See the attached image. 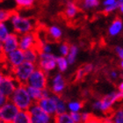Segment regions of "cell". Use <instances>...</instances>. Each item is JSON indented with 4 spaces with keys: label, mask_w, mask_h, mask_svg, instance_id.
Here are the masks:
<instances>
[{
    "label": "cell",
    "mask_w": 123,
    "mask_h": 123,
    "mask_svg": "<svg viewBox=\"0 0 123 123\" xmlns=\"http://www.w3.org/2000/svg\"><path fill=\"white\" fill-rule=\"evenodd\" d=\"M11 102L18 108L19 111H28L33 101L29 96L26 85H19L9 98Z\"/></svg>",
    "instance_id": "cell-1"
},
{
    "label": "cell",
    "mask_w": 123,
    "mask_h": 123,
    "mask_svg": "<svg viewBox=\"0 0 123 123\" xmlns=\"http://www.w3.org/2000/svg\"><path fill=\"white\" fill-rule=\"evenodd\" d=\"M11 21L12 24L13 30L16 34H26V33H32L34 27V21L33 18L22 17L19 14L14 12L12 16L11 17Z\"/></svg>",
    "instance_id": "cell-2"
},
{
    "label": "cell",
    "mask_w": 123,
    "mask_h": 123,
    "mask_svg": "<svg viewBox=\"0 0 123 123\" xmlns=\"http://www.w3.org/2000/svg\"><path fill=\"white\" fill-rule=\"evenodd\" d=\"M36 69V64L24 62L23 63L20 64L12 70V76L20 85H26V82L30 76L32 75Z\"/></svg>",
    "instance_id": "cell-3"
},
{
    "label": "cell",
    "mask_w": 123,
    "mask_h": 123,
    "mask_svg": "<svg viewBox=\"0 0 123 123\" xmlns=\"http://www.w3.org/2000/svg\"><path fill=\"white\" fill-rule=\"evenodd\" d=\"M47 85H48L47 73L44 72L42 69L36 68L35 70L32 73L30 77L28 78L26 85L33 88H37L40 90H44L47 88Z\"/></svg>",
    "instance_id": "cell-4"
},
{
    "label": "cell",
    "mask_w": 123,
    "mask_h": 123,
    "mask_svg": "<svg viewBox=\"0 0 123 123\" xmlns=\"http://www.w3.org/2000/svg\"><path fill=\"white\" fill-rule=\"evenodd\" d=\"M18 112V108L12 102L8 100L0 107V121L4 123H12Z\"/></svg>",
    "instance_id": "cell-5"
},
{
    "label": "cell",
    "mask_w": 123,
    "mask_h": 123,
    "mask_svg": "<svg viewBox=\"0 0 123 123\" xmlns=\"http://www.w3.org/2000/svg\"><path fill=\"white\" fill-rule=\"evenodd\" d=\"M20 85L12 75H5L2 79V82L0 84V92L7 98L8 99L12 95L16 88Z\"/></svg>",
    "instance_id": "cell-6"
},
{
    "label": "cell",
    "mask_w": 123,
    "mask_h": 123,
    "mask_svg": "<svg viewBox=\"0 0 123 123\" xmlns=\"http://www.w3.org/2000/svg\"><path fill=\"white\" fill-rule=\"evenodd\" d=\"M38 68L42 69L44 72L51 71L56 67V56L51 54L39 53Z\"/></svg>",
    "instance_id": "cell-7"
},
{
    "label": "cell",
    "mask_w": 123,
    "mask_h": 123,
    "mask_svg": "<svg viewBox=\"0 0 123 123\" xmlns=\"http://www.w3.org/2000/svg\"><path fill=\"white\" fill-rule=\"evenodd\" d=\"M123 99V93L120 92H113L105 95L100 100V111L105 113L110 112L111 108L116 101Z\"/></svg>",
    "instance_id": "cell-8"
},
{
    "label": "cell",
    "mask_w": 123,
    "mask_h": 123,
    "mask_svg": "<svg viewBox=\"0 0 123 123\" xmlns=\"http://www.w3.org/2000/svg\"><path fill=\"white\" fill-rule=\"evenodd\" d=\"M38 44V38L34 33H28L23 34L19 37L18 41V49L23 52L28 49H36Z\"/></svg>",
    "instance_id": "cell-9"
},
{
    "label": "cell",
    "mask_w": 123,
    "mask_h": 123,
    "mask_svg": "<svg viewBox=\"0 0 123 123\" xmlns=\"http://www.w3.org/2000/svg\"><path fill=\"white\" fill-rule=\"evenodd\" d=\"M18 41H19V36L18 34H16L15 33H10L7 38L2 42V49L4 55H6L11 52L18 49Z\"/></svg>",
    "instance_id": "cell-10"
},
{
    "label": "cell",
    "mask_w": 123,
    "mask_h": 123,
    "mask_svg": "<svg viewBox=\"0 0 123 123\" xmlns=\"http://www.w3.org/2000/svg\"><path fill=\"white\" fill-rule=\"evenodd\" d=\"M28 112L31 114V116H34L36 118L40 119L44 123H55L54 117L45 113L36 103H33V105H31Z\"/></svg>",
    "instance_id": "cell-11"
},
{
    "label": "cell",
    "mask_w": 123,
    "mask_h": 123,
    "mask_svg": "<svg viewBox=\"0 0 123 123\" xmlns=\"http://www.w3.org/2000/svg\"><path fill=\"white\" fill-rule=\"evenodd\" d=\"M5 58L7 60L8 63L12 67V69H15L20 64H22L25 62V56L24 52L19 49H16L14 51L11 52L8 55H5Z\"/></svg>",
    "instance_id": "cell-12"
},
{
    "label": "cell",
    "mask_w": 123,
    "mask_h": 123,
    "mask_svg": "<svg viewBox=\"0 0 123 123\" xmlns=\"http://www.w3.org/2000/svg\"><path fill=\"white\" fill-rule=\"evenodd\" d=\"M36 104L46 113H48V114L51 116H55L56 105H55V103L54 99H53V98L51 96L49 98H45L39 100L38 102H36Z\"/></svg>",
    "instance_id": "cell-13"
},
{
    "label": "cell",
    "mask_w": 123,
    "mask_h": 123,
    "mask_svg": "<svg viewBox=\"0 0 123 123\" xmlns=\"http://www.w3.org/2000/svg\"><path fill=\"white\" fill-rule=\"evenodd\" d=\"M65 88V82L62 74L55 75L52 80L51 91L55 95H59L63 92Z\"/></svg>",
    "instance_id": "cell-14"
},
{
    "label": "cell",
    "mask_w": 123,
    "mask_h": 123,
    "mask_svg": "<svg viewBox=\"0 0 123 123\" xmlns=\"http://www.w3.org/2000/svg\"><path fill=\"white\" fill-rule=\"evenodd\" d=\"M51 97L53 98L55 105H56V113L55 115H59V114H62L65 113L67 111V105L65 104L64 100L60 97L59 95H51Z\"/></svg>",
    "instance_id": "cell-15"
},
{
    "label": "cell",
    "mask_w": 123,
    "mask_h": 123,
    "mask_svg": "<svg viewBox=\"0 0 123 123\" xmlns=\"http://www.w3.org/2000/svg\"><path fill=\"white\" fill-rule=\"evenodd\" d=\"M79 12V7L77 6V5L74 2H68L65 7V16L68 18H75L77 14Z\"/></svg>",
    "instance_id": "cell-16"
},
{
    "label": "cell",
    "mask_w": 123,
    "mask_h": 123,
    "mask_svg": "<svg viewBox=\"0 0 123 123\" xmlns=\"http://www.w3.org/2000/svg\"><path fill=\"white\" fill-rule=\"evenodd\" d=\"M123 28V22L121 18H115L114 20L112 22L111 26H109L108 32L111 36H115L118 35L119 33H121V30Z\"/></svg>",
    "instance_id": "cell-17"
},
{
    "label": "cell",
    "mask_w": 123,
    "mask_h": 123,
    "mask_svg": "<svg viewBox=\"0 0 123 123\" xmlns=\"http://www.w3.org/2000/svg\"><path fill=\"white\" fill-rule=\"evenodd\" d=\"M24 56H25V62L36 64L38 62L39 52L36 49H28V50L24 52Z\"/></svg>",
    "instance_id": "cell-18"
},
{
    "label": "cell",
    "mask_w": 123,
    "mask_h": 123,
    "mask_svg": "<svg viewBox=\"0 0 123 123\" xmlns=\"http://www.w3.org/2000/svg\"><path fill=\"white\" fill-rule=\"evenodd\" d=\"M26 86V90L28 92L29 96L32 98V100L33 101V103L38 102L39 100H41L43 98V91L37 89V88H33L31 86Z\"/></svg>",
    "instance_id": "cell-19"
},
{
    "label": "cell",
    "mask_w": 123,
    "mask_h": 123,
    "mask_svg": "<svg viewBox=\"0 0 123 123\" xmlns=\"http://www.w3.org/2000/svg\"><path fill=\"white\" fill-rule=\"evenodd\" d=\"M12 123H31V114L28 111H19Z\"/></svg>",
    "instance_id": "cell-20"
},
{
    "label": "cell",
    "mask_w": 123,
    "mask_h": 123,
    "mask_svg": "<svg viewBox=\"0 0 123 123\" xmlns=\"http://www.w3.org/2000/svg\"><path fill=\"white\" fill-rule=\"evenodd\" d=\"M78 53V49L76 45H71L69 47V52L66 56V59L69 64H73L77 59V55Z\"/></svg>",
    "instance_id": "cell-21"
},
{
    "label": "cell",
    "mask_w": 123,
    "mask_h": 123,
    "mask_svg": "<svg viewBox=\"0 0 123 123\" xmlns=\"http://www.w3.org/2000/svg\"><path fill=\"white\" fill-rule=\"evenodd\" d=\"M48 33L52 38L57 41V40H60L62 35V32L61 28L58 27L57 26H50L49 29H48Z\"/></svg>",
    "instance_id": "cell-22"
},
{
    "label": "cell",
    "mask_w": 123,
    "mask_h": 123,
    "mask_svg": "<svg viewBox=\"0 0 123 123\" xmlns=\"http://www.w3.org/2000/svg\"><path fill=\"white\" fill-rule=\"evenodd\" d=\"M55 123H75L72 121L69 113H62L59 115H55Z\"/></svg>",
    "instance_id": "cell-23"
},
{
    "label": "cell",
    "mask_w": 123,
    "mask_h": 123,
    "mask_svg": "<svg viewBox=\"0 0 123 123\" xmlns=\"http://www.w3.org/2000/svg\"><path fill=\"white\" fill-rule=\"evenodd\" d=\"M69 63L67 61L66 57L63 56H56V67L59 69L61 72H64L68 69Z\"/></svg>",
    "instance_id": "cell-24"
},
{
    "label": "cell",
    "mask_w": 123,
    "mask_h": 123,
    "mask_svg": "<svg viewBox=\"0 0 123 123\" xmlns=\"http://www.w3.org/2000/svg\"><path fill=\"white\" fill-rule=\"evenodd\" d=\"M83 104L80 101H71L67 105V108H69L70 113H79V111L82 109Z\"/></svg>",
    "instance_id": "cell-25"
},
{
    "label": "cell",
    "mask_w": 123,
    "mask_h": 123,
    "mask_svg": "<svg viewBox=\"0 0 123 123\" xmlns=\"http://www.w3.org/2000/svg\"><path fill=\"white\" fill-rule=\"evenodd\" d=\"M14 11H8L5 9H0V23H5V21L10 19L12 16Z\"/></svg>",
    "instance_id": "cell-26"
},
{
    "label": "cell",
    "mask_w": 123,
    "mask_h": 123,
    "mask_svg": "<svg viewBox=\"0 0 123 123\" xmlns=\"http://www.w3.org/2000/svg\"><path fill=\"white\" fill-rule=\"evenodd\" d=\"M10 34L9 29L5 23H0V42L2 43Z\"/></svg>",
    "instance_id": "cell-27"
},
{
    "label": "cell",
    "mask_w": 123,
    "mask_h": 123,
    "mask_svg": "<svg viewBox=\"0 0 123 123\" xmlns=\"http://www.w3.org/2000/svg\"><path fill=\"white\" fill-rule=\"evenodd\" d=\"M99 1L98 0H85L82 4V6L84 9H91L98 6Z\"/></svg>",
    "instance_id": "cell-28"
},
{
    "label": "cell",
    "mask_w": 123,
    "mask_h": 123,
    "mask_svg": "<svg viewBox=\"0 0 123 123\" xmlns=\"http://www.w3.org/2000/svg\"><path fill=\"white\" fill-rule=\"evenodd\" d=\"M33 0H16V5L20 8H30L33 5Z\"/></svg>",
    "instance_id": "cell-29"
},
{
    "label": "cell",
    "mask_w": 123,
    "mask_h": 123,
    "mask_svg": "<svg viewBox=\"0 0 123 123\" xmlns=\"http://www.w3.org/2000/svg\"><path fill=\"white\" fill-rule=\"evenodd\" d=\"M59 52L61 54V56L66 57L69 52V46L68 43H62L59 48Z\"/></svg>",
    "instance_id": "cell-30"
},
{
    "label": "cell",
    "mask_w": 123,
    "mask_h": 123,
    "mask_svg": "<svg viewBox=\"0 0 123 123\" xmlns=\"http://www.w3.org/2000/svg\"><path fill=\"white\" fill-rule=\"evenodd\" d=\"M113 123H123V110H119L114 113Z\"/></svg>",
    "instance_id": "cell-31"
},
{
    "label": "cell",
    "mask_w": 123,
    "mask_h": 123,
    "mask_svg": "<svg viewBox=\"0 0 123 123\" xmlns=\"http://www.w3.org/2000/svg\"><path fill=\"white\" fill-rule=\"evenodd\" d=\"M69 115L75 123H82V115L80 113H70Z\"/></svg>",
    "instance_id": "cell-32"
},
{
    "label": "cell",
    "mask_w": 123,
    "mask_h": 123,
    "mask_svg": "<svg viewBox=\"0 0 123 123\" xmlns=\"http://www.w3.org/2000/svg\"><path fill=\"white\" fill-rule=\"evenodd\" d=\"M117 8H119V1H116V2L114 3V4H113V5H109V6L105 7L104 12H105V13H109V12H111L115 11Z\"/></svg>",
    "instance_id": "cell-33"
},
{
    "label": "cell",
    "mask_w": 123,
    "mask_h": 123,
    "mask_svg": "<svg viewBox=\"0 0 123 123\" xmlns=\"http://www.w3.org/2000/svg\"><path fill=\"white\" fill-rule=\"evenodd\" d=\"M81 115H82V123L89 122V121L94 117V115L90 113H81Z\"/></svg>",
    "instance_id": "cell-34"
},
{
    "label": "cell",
    "mask_w": 123,
    "mask_h": 123,
    "mask_svg": "<svg viewBox=\"0 0 123 123\" xmlns=\"http://www.w3.org/2000/svg\"><path fill=\"white\" fill-rule=\"evenodd\" d=\"M85 70L83 69V68H80V69H78L77 70V73H76V78H75V80H76V81L82 80L83 78H84V77H85Z\"/></svg>",
    "instance_id": "cell-35"
},
{
    "label": "cell",
    "mask_w": 123,
    "mask_h": 123,
    "mask_svg": "<svg viewBox=\"0 0 123 123\" xmlns=\"http://www.w3.org/2000/svg\"><path fill=\"white\" fill-rule=\"evenodd\" d=\"M8 100H9V99H8L7 98L5 97V95H4L2 93V92H0V107L5 105V103H6L8 101Z\"/></svg>",
    "instance_id": "cell-36"
},
{
    "label": "cell",
    "mask_w": 123,
    "mask_h": 123,
    "mask_svg": "<svg viewBox=\"0 0 123 123\" xmlns=\"http://www.w3.org/2000/svg\"><path fill=\"white\" fill-rule=\"evenodd\" d=\"M83 69L85 70V74H87V73H90L92 69H93V65H92V64H90V63L86 64V65H85V66L83 67Z\"/></svg>",
    "instance_id": "cell-37"
},
{
    "label": "cell",
    "mask_w": 123,
    "mask_h": 123,
    "mask_svg": "<svg viewBox=\"0 0 123 123\" xmlns=\"http://www.w3.org/2000/svg\"><path fill=\"white\" fill-rule=\"evenodd\" d=\"M115 2H116L115 0H105V1H103V5L105 7H106V6H109V5L114 4Z\"/></svg>",
    "instance_id": "cell-38"
},
{
    "label": "cell",
    "mask_w": 123,
    "mask_h": 123,
    "mask_svg": "<svg viewBox=\"0 0 123 123\" xmlns=\"http://www.w3.org/2000/svg\"><path fill=\"white\" fill-rule=\"evenodd\" d=\"M92 107L94 110H100V100H97L93 103L92 105Z\"/></svg>",
    "instance_id": "cell-39"
},
{
    "label": "cell",
    "mask_w": 123,
    "mask_h": 123,
    "mask_svg": "<svg viewBox=\"0 0 123 123\" xmlns=\"http://www.w3.org/2000/svg\"><path fill=\"white\" fill-rule=\"evenodd\" d=\"M97 123H113V121L111 119L105 118V119H98Z\"/></svg>",
    "instance_id": "cell-40"
},
{
    "label": "cell",
    "mask_w": 123,
    "mask_h": 123,
    "mask_svg": "<svg viewBox=\"0 0 123 123\" xmlns=\"http://www.w3.org/2000/svg\"><path fill=\"white\" fill-rule=\"evenodd\" d=\"M31 123H44V122L41 120H40V119L34 117V116H31Z\"/></svg>",
    "instance_id": "cell-41"
},
{
    "label": "cell",
    "mask_w": 123,
    "mask_h": 123,
    "mask_svg": "<svg viewBox=\"0 0 123 123\" xmlns=\"http://www.w3.org/2000/svg\"><path fill=\"white\" fill-rule=\"evenodd\" d=\"M110 77L113 78V79H116L118 77V73L116 71H111L110 72Z\"/></svg>",
    "instance_id": "cell-42"
},
{
    "label": "cell",
    "mask_w": 123,
    "mask_h": 123,
    "mask_svg": "<svg viewBox=\"0 0 123 123\" xmlns=\"http://www.w3.org/2000/svg\"><path fill=\"white\" fill-rule=\"evenodd\" d=\"M119 9H120L121 12L123 13V0L119 1Z\"/></svg>",
    "instance_id": "cell-43"
},
{
    "label": "cell",
    "mask_w": 123,
    "mask_h": 123,
    "mask_svg": "<svg viewBox=\"0 0 123 123\" xmlns=\"http://www.w3.org/2000/svg\"><path fill=\"white\" fill-rule=\"evenodd\" d=\"M118 87H119V92H122V93H123V81L121 83V84H120V85H119Z\"/></svg>",
    "instance_id": "cell-44"
},
{
    "label": "cell",
    "mask_w": 123,
    "mask_h": 123,
    "mask_svg": "<svg viewBox=\"0 0 123 123\" xmlns=\"http://www.w3.org/2000/svg\"><path fill=\"white\" fill-rule=\"evenodd\" d=\"M118 55H119V57L121 58V60H123V48L121 49V50L120 52L118 53Z\"/></svg>",
    "instance_id": "cell-45"
},
{
    "label": "cell",
    "mask_w": 123,
    "mask_h": 123,
    "mask_svg": "<svg viewBox=\"0 0 123 123\" xmlns=\"http://www.w3.org/2000/svg\"><path fill=\"white\" fill-rule=\"evenodd\" d=\"M4 76H5V75L3 74V71L0 69V84L2 82V79H3V77H4Z\"/></svg>",
    "instance_id": "cell-46"
},
{
    "label": "cell",
    "mask_w": 123,
    "mask_h": 123,
    "mask_svg": "<svg viewBox=\"0 0 123 123\" xmlns=\"http://www.w3.org/2000/svg\"><path fill=\"white\" fill-rule=\"evenodd\" d=\"M121 49H122L121 47H116V48H115V52L117 53V54H118L119 52H120L121 50Z\"/></svg>",
    "instance_id": "cell-47"
},
{
    "label": "cell",
    "mask_w": 123,
    "mask_h": 123,
    "mask_svg": "<svg viewBox=\"0 0 123 123\" xmlns=\"http://www.w3.org/2000/svg\"><path fill=\"white\" fill-rule=\"evenodd\" d=\"M121 69H123V60H121Z\"/></svg>",
    "instance_id": "cell-48"
},
{
    "label": "cell",
    "mask_w": 123,
    "mask_h": 123,
    "mask_svg": "<svg viewBox=\"0 0 123 123\" xmlns=\"http://www.w3.org/2000/svg\"><path fill=\"white\" fill-rule=\"evenodd\" d=\"M0 123H4V122H3V121H0Z\"/></svg>",
    "instance_id": "cell-49"
},
{
    "label": "cell",
    "mask_w": 123,
    "mask_h": 123,
    "mask_svg": "<svg viewBox=\"0 0 123 123\" xmlns=\"http://www.w3.org/2000/svg\"><path fill=\"white\" fill-rule=\"evenodd\" d=\"M1 2H2V1H1V0H0V3H1Z\"/></svg>",
    "instance_id": "cell-50"
}]
</instances>
